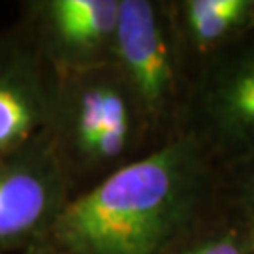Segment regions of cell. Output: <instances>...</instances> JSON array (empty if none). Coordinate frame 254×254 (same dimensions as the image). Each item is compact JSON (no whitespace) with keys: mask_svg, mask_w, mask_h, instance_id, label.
I'll return each mask as SVG.
<instances>
[{"mask_svg":"<svg viewBox=\"0 0 254 254\" xmlns=\"http://www.w3.org/2000/svg\"><path fill=\"white\" fill-rule=\"evenodd\" d=\"M183 254H245V249L241 247V243H237V239L234 237L218 236L203 239Z\"/></svg>","mask_w":254,"mask_h":254,"instance_id":"cell-9","label":"cell"},{"mask_svg":"<svg viewBox=\"0 0 254 254\" xmlns=\"http://www.w3.org/2000/svg\"><path fill=\"white\" fill-rule=\"evenodd\" d=\"M121 0H46L27 4L17 28L59 75L113 63Z\"/></svg>","mask_w":254,"mask_h":254,"instance_id":"cell-4","label":"cell"},{"mask_svg":"<svg viewBox=\"0 0 254 254\" xmlns=\"http://www.w3.org/2000/svg\"><path fill=\"white\" fill-rule=\"evenodd\" d=\"M200 158L179 139L75 192L40 249L51 254H164L194 215Z\"/></svg>","mask_w":254,"mask_h":254,"instance_id":"cell-1","label":"cell"},{"mask_svg":"<svg viewBox=\"0 0 254 254\" xmlns=\"http://www.w3.org/2000/svg\"><path fill=\"white\" fill-rule=\"evenodd\" d=\"M253 249H254V239H253Z\"/></svg>","mask_w":254,"mask_h":254,"instance_id":"cell-12","label":"cell"},{"mask_svg":"<svg viewBox=\"0 0 254 254\" xmlns=\"http://www.w3.org/2000/svg\"><path fill=\"white\" fill-rule=\"evenodd\" d=\"M203 104L218 136L254 149V47L218 66L207 81Z\"/></svg>","mask_w":254,"mask_h":254,"instance_id":"cell-7","label":"cell"},{"mask_svg":"<svg viewBox=\"0 0 254 254\" xmlns=\"http://www.w3.org/2000/svg\"><path fill=\"white\" fill-rule=\"evenodd\" d=\"M19 254H51V253H49V251H46V249L34 247V249H28V251H25V253H19Z\"/></svg>","mask_w":254,"mask_h":254,"instance_id":"cell-11","label":"cell"},{"mask_svg":"<svg viewBox=\"0 0 254 254\" xmlns=\"http://www.w3.org/2000/svg\"><path fill=\"white\" fill-rule=\"evenodd\" d=\"M243 194H245V200L249 203V207L254 211V164L251 166V170L247 172L245 183H243Z\"/></svg>","mask_w":254,"mask_h":254,"instance_id":"cell-10","label":"cell"},{"mask_svg":"<svg viewBox=\"0 0 254 254\" xmlns=\"http://www.w3.org/2000/svg\"><path fill=\"white\" fill-rule=\"evenodd\" d=\"M73 194L47 130L27 145L0 153V254L40 245Z\"/></svg>","mask_w":254,"mask_h":254,"instance_id":"cell-3","label":"cell"},{"mask_svg":"<svg viewBox=\"0 0 254 254\" xmlns=\"http://www.w3.org/2000/svg\"><path fill=\"white\" fill-rule=\"evenodd\" d=\"M61 75L17 27L0 30V153L44 134L53 119Z\"/></svg>","mask_w":254,"mask_h":254,"instance_id":"cell-5","label":"cell"},{"mask_svg":"<svg viewBox=\"0 0 254 254\" xmlns=\"http://www.w3.org/2000/svg\"><path fill=\"white\" fill-rule=\"evenodd\" d=\"M113 64L132 98L153 113L173 92V61L156 9L145 0H121Z\"/></svg>","mask_w":254,"mask_h":254,"instance_id":"cell-6","label":"cell"},{"mask_svg":"<svg viewBox=\"0 0 254 254\" xmlns=\"http://www.w3.org/2000/svg\"><path fill=\"white\" fill-rule=\"evenodd\" d=\"M72 185L104 172L127 153L132 139V94L115 64L61 75L47 128Z\"/></svg>","mask_w":254,"mask_h":254,"instance_id":"cell-2","label":"cell"},{"mask_svg":"<svg viewBox=\"0 0 254 254\" xmlns=\"http://www.w3.org/2000/svg\"><path fill=\"white\" fill-rule=\"evenodd\" d=\"M251 11L254 8L249 0H190L185 21L194 44L205 49L232 34Z\"/></svg>","mask_w":254,"mask_h":254,"instance_id":"cell-8","label":"cell"}]
</instances>
